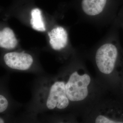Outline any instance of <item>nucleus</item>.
I'll use <instances>...</instances> for the list:
<instances>
[{
  "mask_svg": "<svg viewBox=\"0 0 123 123\" xmlns=\"http://www.w3.org/2000/svg\"><path fill=\"white\" fill-rule=\"evenodd\" d=\"M79 71L42 84L33 93L26 112L81 116L100 99L91 89L90 76Z\"/></svg>",
  "mask_w": 123,
  "mask_h": 123,
  "instance_id": "f257e3e1",
  "label": "nucleus"
},
{
  "mask_svg": "<svg viewBox=\"0 0 123 123\" xmlns=\"http://www.w3.org/2000/svg\"><path fill=\"white\" fill-rule=\"evenodd\" d=\"M100 99L85 111L83 123H123V110Z\"/></svg>",
  "mask_w": 123,
  "mask_h": 123,
  "instance_id": "f03ea898",
  "label": "nucleus"
},
{
  "mask_svg": "<svg viewBox=\"0 0 123 123\" xmlns=\"http://www.w3.org/2000/svg\"><path fill=\"white\" fill-rule=\"evenodd\" d=\"M118 55V50L111 43L103 45L98 49L95 55L97 68L102 74L109 75L115 69Z\"/></svg>",
  "mask_w": 123,
  "mask_h": 123,
  "instance_id": "7ed1b4c3",
  "label": "nucleus"
},
{
  "mask_svg": "<svg viewBox=\"0 0 123 123\" xmlns=\"http://www.w3.org/2000/svg\"><path fill=\"white\" fill-rule=\"evenodd\" d=\"M4 61L6 65L10 68L26 71L31 68L33 59L31 56L26 53L12 52L6 54Z\"/></svg>",
  "mask_w": 123,
  "mask_h": 123,
  "instance_id": "20e7f679",
  "label": "nucleus"
},
{
  "mask_svg": "<svg viewBox=\"0 0 123 123\" xmlns=\"http://www.w3.org/2000/svg\"><path fill=\"white\" fill-rule=\"evenodd\" d=\"M49 43L53 49L60 50L64 48L68 44V33L66 30L61 26L53 28L48 32Z\"/></svg>",
  "mask_w": 123,
  "mask_h": 123,
  "instance_id": "39448f33",
  "label": "nucleus"
},
{
  "mask_svg": "<svg viewBox=\"0 0 123 123\" xmlns=\"http://www.w3.org/2000/svg\"><path fill=\"white\" fill-rule=\"evenodd\" d=\"M107 0H83L82 7L87 15L94 16L101 13L105 6Z\"/></svg>",
  "mask_w": 123,
  "mask_h": 123,
  "instance_id": "423d86ee",
  "label": "nucleus"
},
{
  "mask_svg": "<svg viewBox=\"0 0 123 123\" xmlns=\"http://www.w3.org/2000/svg\"><path fill=\"white\" fill-rule=\"evenodd\" d=\"M18 41L13 31L9 27H5L0 32V47L11 49L15 48Z\"/></svg>",
  "mask_w": 123,
  "mask_h": 123,
  "instance_id": "0eeeda50",
  "label": "nucleus"
},
{
  "mask_svg": "<svg viewBox=\"0 0 123 123\" xmlns=\"http://www.w3.org/2000/svg\"><path fill=\"white\" fill-rule=\"evenodd\" d=\"M41 119L45 123H83L80 122L77 116L72 114H51Z\"/></svg>",
  "mask_w": 123,
  "mask_h": 123,
  "instance_id": "6e6552de",
  "label": "nucleus"
},
{
  "mask_svg": "<svg viewBox=\"0 0 123 123\" xmlns=\"http://www.w3.org/2000/svg\"><path fill=\"white\" fill-rule=\"evenodd\" d=\"M31 25L32 28L37 31H44L46 29L41 10L39 8L32 9L31 12Z\"/></svg>",
  "mask_w": 123,
  "mask_h": 123,
  "instance_id": "1a4fd4ad",
  "label": "nucleus"
},
{
  "mask_svg": "<svg viewBox=\"0 0 123 123\" xmlns=\"http://www.w3.org/2000/svg\"><path fill=\"white\" fill-rule=\"evenodd\" d=\"M13 101L12 98L3 92L0 94V114H12L13 110Z\"/></svg>",
  "mask_w": 123,
  "mask_h": 123,
  "instance_id": "9d476101",
  "label": "nucleus"
},
{
  "mask_svg": "<svg viewBox=\"0 0 123 123\" xmlns=\"http://www.w3.org/2000/svg\"><path fill=\"white\" fill-rule=\"evenodd\" d=\"M14 123H45L38 118V115L25 112L23 114L15 117Z\"/></svg>",
  "mask_w": 123,
  "mask_h": 123,
  "instance_id": "9b49d317",
  "label": "nucleus"
}]
</instances>
